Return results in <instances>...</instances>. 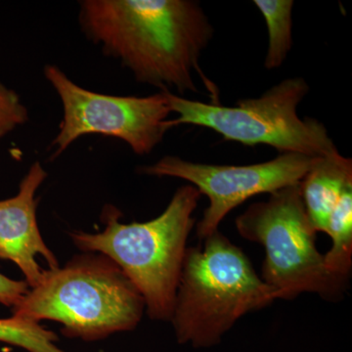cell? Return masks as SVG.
Instances as JSON below:
<instances>
[{"label": "cell", "mask_w": 352, "mask_h": 352, "mask_svg": "<svg viewBox=\"0 0 352 352\" xmlns=\"http://www.w3.org/2000/svg\"><path fill=\"white\" fill-rule=\"evenodd\" d=\"M12 310L15 316L38 323L56 321L66 337L97 342L135 329L145 302L112 259L87 252L64 267L44 270L41 283Z\"/></svg>", "instance_id": "obj_4"}, {"label": "cell", "mask_w": 352, "mask_h": 352, "mask_svg": "<svg viewBox=\"0 0 352 352\" xmlns=\"http://www.w3.org/2000/svg\"><path fill=\"white\" fill-rule=\"evenodd\" d=\"M28 120L29 111L19 94L0 82V140Z\"/></svg>", "instance_id": "obj_14"}, {"label": "cell", "mask_w": 352, "mask_h": 352, "mask_svg": "<svg viewBox=\"0 0 352 352\" xmlns=\"http://www.w3.org/2000/svg\"><path fill=\"white\" fill-rule=\"evenodd\" d=\"M316 157L284 153L264 163L219 166L166 156L139 170L143 175L186 180L198 189L201 195L208 197L210 205L197 224V235L203 241L219 230L226 215L248 199L259 194H270L302 182Z\"/></svg>", "instance_id": "obj_8"}, {"label": "cell", "mask_w": 352, "mask_h": 352, "mask_svg": "<svg viewBox=\"0 0 352 352\" xmlns=\"http://www.w3.org/2000/svg\"><path fill=\"white\" fill-rule=\"evenodd\" d=\"M58 336L38 322L13 315L0 318V342L21 347L29 352H66L56 346Z\"/></svg>", "instance_id": "obj_13"}, {"label": "cell", "mask_w": 352, "mask_h": 352, "mask_svg": "<svg viewBox=\"0 0 352 352\" xmlns=\"http://www.w3.org/2000/svg\"><path fill=\"white\" fill-rule=\"evenodd\" d=\"M265 20L268 47L264 67L280 68L293 47V0H254Z\"/></svg>", "instance_id": "obj_12"}, {"label": "cell", "mask_w": 352, "mask_h": 352, "mask_svg": "<svg viewBox=\"0 0 352 352\" xmlns=\"http://www.w3.org/2000/svg\"><path fill=\"white\" fill-rule=\"evenodd\" d=\"M352 185L351 159L337 154L318 157L300 182L308 219L316 233L327 234L329 220L342 192Z\"/></svg>", "instance_id": "obj_10"}, {"label": "cell", "mask_w": 352, "mask_h": 352, "mask_svg": "<svg viewBox=\"0 0 352 352\" xmlns=\"http://www.w3.org/2000/svg\"><path fill=\"white\" fill-rule=\"evenodd\" d=\"M78 22L85 36L106 56L118 60L136 82L198 92L195 75L207 87L212 104L219 89L201 71V53L214 29L195 0H83Z\"/></svg>", "instance_id": "obj_1"}, {"label": "cell", "mask_w": 352, "mask_h": 352, "mask_svg": "<svg viewBox=\"0 0 352 352\" xmlns=\"http://www.w3.org/2000/svg\"><path fill=\"white\" fill-rule=\"evenodd\" d=\"M30 291L25 281H17L0 273V303L6 307H17Z\"/></svg>", "instance_id": "obj_15"}, {"label": "cell", "mask_w": 352, "mask_h": 352, "mask_svg": "<svg viewBox=\"0 0 352 352\" xmlns=\"http://www.w3.org/2000/svg\"><path fill=\"white\" fill-rule=\"evenodd\" d=\"M46 177L47 173L36 162L21 182L17 195L0 201V258L15 263L31 289L38 286L43 276L38 256L47 261L50 270L59 267L56 256L43 241L36 220V193Z\"/></svg>", "instance_id": "obj_9"}, {"label": "cell", "mask_w": 352, "mask_h": 352, "mask_svg": "<svg viewBox=\"0 0 352 352\" xmlns=\"http://www.w3.org/2000/svg\"><path fill=\"white\" fill-rule=\"evenodd\" d=\"M279 300L250 259L219 230L187 248L171 323L178 344L217 346L241 317Z\"/></svg>", "instance_id": "obj_3"}, {"label": "cell", "mask_w": 352, "mask_h": 352, "mask_svg": "<svg viewBox=\"0 0 352 352\" xmlns=\"http://www.w3.org/2000/svg\"><path fill=\"white\" fill-rule=\"evenodd\" d=\"M44 76L63 108L59 132L51 142L53 157L87 134L120 139L134 154L144 156L161 144L168 131L166 122L171 111L163 91L144 97L97 94L76 85L54 65L45 66Z\"/></svg>", "instance_id": "obj_7"}, {"label": "cell", "mask_w": 352, "mask_h": 352, "mask_svg": "<svg viewBox=\"0 0 352 352\" xmlns=\"http://www.w3.org/2000/svg\"><path fill=\"white\" fill-rule=\"evenodd\" d=\"M238 233L265 249L263 281L279 300L314 293L326 300L340 298L346 282L331 274L317 250L316 231L308 219L300 183L272 192L252 204L236 219Z\"/></svg>", "instance_id": "obj_6"}, {"label": "cell", "mask_w": 352, "mask_h": 352, "mask_svg": "<svg viewBox=\"0 0 352 352\" xmlns=\"http://www.w3.org/2000/svg\"><path fill=\"white\" fill-rule=\"evenodd\" d=\"M163 94L171 113H177L175 119L166 120L168 131L182 124L206 127L226 140L270 146L280 154L316 157L339 153L322 122L298 117V105L309 94L305 78H287L261 96L240 99L234 106L189 100L170 91Z\"/></svg>", "instance_id": "obj_5"}, {"label": "cell", "mask_w": 352, "mask_h": 352, "mask_svg": "<svg viewBox=\"0 0 352 352\" xmlns=\"http://www.w3.org/2000/svg\"><path fill=\"white\" fill-rule=\"evenodd\" d=\"M327 234L332 247L324 254L331 274L349 281L352 267V185L344 189L329 220Z\"/></svg>", "instance_id": "obj_11"}, {"label": "cell", "mask_w": 352, "mask_h": 352, "mask_svg": "<svg viewBox=\"0 0 352 352\" xmlns=\"http://www.w3.org/2000/svg\"><path fill=\"white\" fill-rule=\"evenodd\" d=\"M200 197L193 185H184L176 190L163 214L150 221L129 224L120 222L117 208L106 206L101 232L76 231L69 235L78 249L104 254L124 271L142 296L150 318L170 321Z\"/></svg>", "instance_id": "obj_2"}]
</instances>
